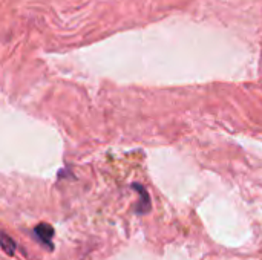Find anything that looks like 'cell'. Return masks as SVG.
Returning <instances> with one entry per match:
<instances>
[{
    "instance_id": "1",
    "label": "cell",
    "mask_w": 262,
    "mask_h": 260,
    "mask_svg": "<svg viewBox=\"0 0 262 260\" xmlns=\"http://www.w3.org/2000/svg\"><path fill=\"white\" fill-rule=\"evenodd\" d=\"M132 188L138 192L140 195V201H138V205H137V213L138 215H144V213H149L150 211V196L149 193L146 192V188L140 184H132Z\"/></svg>"
},
{
    "instance_id": "2",
    "label": "cell",
    "mask_w": 262,
    "mask_h": 260,
    "mask_svg": "<svg viewBox=\"0 0 262 260\" xmlns=\"http://www.w3.org/2000/svg\"><path fill=\"white\" fill-rule=\"evenodd\" d=\"M34 233L37 234V238L41 241V244H45L46 248L52 250V236H54V228L49 224H38L34 228Z\"/></svg>"
},
{
    "instance_id": "3",
    "label": "cell",
    "mask_w": 262,
    "mask_h": 260,
    "mask_svg": "<svg viewBox=\"0 0 262 260\" xmlns=\"http://www.w3.org/2000/svg\"><path fill=\"white\" fill-rule=\"evenodd\" d=\"M0 247L8 256H12L15 253V242L6 233H0Z\"/></svg>"
}]
</instances>
